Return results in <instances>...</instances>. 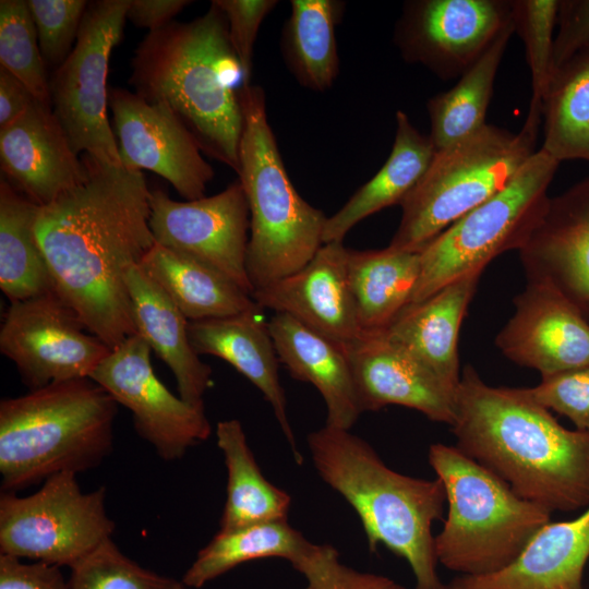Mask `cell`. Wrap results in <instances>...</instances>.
<instances>
[{
    "instance_id": "6da1fadb",
    "label": "cell",
    "mask_w": 589,
    "mask_h": 589,
    "mask_svg": "<svg viewBox=\"0 0 589 589\" xmlns=\"http://www.w3.org/2000/svg\"><path fill=\"white\" fill-rule=\"evenodd\" d=\"M81 159L85 178L39 207L35 231L56 292L112 350L136 334L125 274L156 243L151 190L140 170Z\"/></svg>"
},
{
    "instance_id": "7a4b0ae2",
    "label": "cell",
    "mask_w": 589,
    "mask_h": 589,
    "mask_svg": "<svg viewBox=\"0 0 589 589\" xmlns=\"http://www.w3.org/2000/svg\"><path fill=\"white\" fill-rule=\"evenodd\" d=\"M456 447L552 513L589 506V432L564 428L526 388L494 387L467 364L450 425Z\"/></svg>"
},
{
    "instance_id": "3957f363",
    "label": "cell",
    "mask_w": 589,
    "mask_h": 589,
    "mask_svg": "<svg viewBox=\"0 0 589 589\" xmlns=\"http://www.w3.org/2000/svg\"><path fill=\"white\" fill-rule=\"evenodd\" d=\"M129 84L151 104L167 105L202 152L239 171L242 74L224 12L213 1L190 22L171 21L139 44Z\"/></svg>"
},
{
    "instance_id": "277c9868",
    "label": "cell",
    "mask_w": 589,
    "mask_h": 589,
    "mask_svg": "<svg viewBox=\"0 0 589 589\" xmlns=\"http://www.w3.org/2000/svg\"><path fill=\"white\" fill-rule=\"evenodd\" d=\"M308 447L322 480L359 516L371 552L380 544L402 557L414 589H446L437 574L432 524L443 518V482L388 468L373 447L349 430L328 425L308 435Z\"/></svg>"
},
{
    "instance_id": "5b68a950",
    "label": "cell",
    "mask_w": 589,
    "mask_h": 589,
    "mask_svg": "<svg viewBox=\"0 0 589 589\" xmlns=\"http://www.w3.org/2000/svg\"><path fill=\"white\" fill-rule=\"evenodd\" d=\"M118 404L89 377L0 401L2 492L98 466L111 452Z\"/></svg>"
},
{
    "instance_id": "8992f818",
    "label": "cell",
    "mask_w": 589,
    "mask_h": 589,
    "mask_svg": "<svg viewBox=\"0 0 589 589\" xmlns=\"http://www.w3.org/2000/svg\"><path fill=\"white\" fill-rule=\"evenodd\" d=\"M239 99L243 129L238 180L250 209L247 274L253 292L306 265L323 245L328 217L291 183L267 120L263 88L241 85Z\"/></svg>"
},
{
    "instance_id": "52a82bcc",
    "label": "cell",
    "mask_w": 589,
    "mask_h": 589,
    "mask_svg": "<svg viewBox=\"0 0 589 589\" xmlns=\"http://www.w3.org/2000/svg\"><path fill=\"white\" fill-rule=\"evenodd\" d=\"M429 464L443 482L447 517L434 537L437 562L461 576H485L513 564L552 512L518 496L455 445L432 444Z\"/></svg>"
},
{
    "instance_id": "ba28073f",
    "label": "cell",
    "mask_w": 589,
    "mask_h": 589,
    "mask_svg": "<svg viewBox=\"0 0 589 589\" xmlns=\"http://www.w3.org/2000/svg\"><path fill=\"white\" fill-rule=\"evenodd\" d=\"M536 139L486 124L435 155L400 203L389 248L420 252L442 231L501 191L533 155Z\"/></svg>"
},
{
    "instance_id": "9c48e42d",
    "label": "cell",
    "mask_w": 589,
    "mask_h": 589,
    "mask_svg": "<svg viewBox=\"0 0 589 589\" xmlns=\"http://www.w3.org/2000/svg\"><path fill=\"white\" fill-rule=\"evenodd\" d=\"M558 165L542 149L534 152L507 185L430 241L420 251V276L410 303L483 271L506 251H519L546 209Z\"/></svg>"
},
{
    "instance_id": "30bf717a",
    "label": "cell",
    "mask_w": 589,
    "mask_h": 589,
    "mask_svg": "<svg viewBox=\"0 0 589 589\" xmlns=\"http://www.w3.org/2000/svg\"><path fill=\"white\" fill-rule=\"evenodd\" d=\"M106 489L83 492L74 472H59L36 492L0 496V554L72 567L105 540L115 522Z\"/></svg>"
},
{
    "instance_id": "8fae6325",
    "label": "cell",
    "mask_w": 589,
    "mask_h": 589,
    "mask_svg": "<svg viewBox=\"0 0 589 589\" xmlns=\"http://www.w3.org/2000/svg\"><path fill=\"white\" fill-rule=\"evenodd\" d=\"M130 0L88 2L76 43L50 81L51 106L76 155L121 164L108 119L107 77Z\"/></svg>"
},
{
    "instance_id": "7c38bea8",
    "label": "cell",
    "mask_w": 589,
    "mask_h": 589,
    "mask_svg": "<svg viewBox=\"0 0 589 589\" xmlns=\"http://www.w3.org/2000/svg\"><path fill=\"white\" fill-rule=\"evenodd\" d=\"M0 351L34 390L89 377L111 349L51 290L10 303L0 328Z\"/></svg>"
},
{
    "instance_id": "4fadbf2b",
    "label": "cell",
    "mask_w": 589,
    "mask_h": 589,
    "mask_svg": "<svg viewBox=\"0 0 589 589\" xmlns=\"http://www.w3.org/2000/svg\"><path fill=\"white\" fill-rule=\"evenodd\" d=\"M151 350L140 335H132L110 351L89 378L128 408L137 434L160 458L172 461L207 440L212 428L204 404L175 396L157 377Z\"/></svg>"
},
{
    "instance_id": "5bb4252c",
    "label": "cell",
    "mask_w": 589,
    "mask_h": 589,
    "mask_svg": "<svg viewBox=\"0 0 589 589\" xmlns=\"http://www.w3.org/2000/svg\"><path fill=\"white\" fill-rule=\"evenodd\" d=\"M513 19L507 0H412L404 4L394 40L410 63L436 76H461Z\"/></svg>"
},
{
    "instance_id": "9a60e30c",
    "label": "cell",
    "mask_w": 589,
    "mask_h": 589,
    "mask_svg": "<svg viewBox=\"0 0 589 589\" xmlns=\"http://www.w3.org/2000/svg\"><path fill=\"white\" fill-rule=\"evenodd\" d=\"M148 225L156 243L217 269L251 296L247 274L250 209L239 180L224 191L180 202L151 190Z\"/></svg>"
},
{
    "instance_id": "2e32d148",
    "label": "cell",
    "mask_w": 589,
    "mask_h": 589,
    "mask_svg": "<svg viewBox=\"0 0 589 589\" xmlns=\"http://www.w3.org/2000/svg\"><path fill=\"white\" fill-rule=\"evenodd\" d=\"M108 106L120 161L153 171L188 201L205 196L214 178L191 131L165 104H151L124 88H110Z\"/></svg>"
},
{
    "instance_id": "e0dca14e",
    "label": "cell",
    "mask_w": 589,
    "mask_h": 589,
    "mask_svg": "<svg viewBox=\"0 0 589 589\" xmlns=\"http://www.w3.org/2000/svg\"><path fill=\"white\" fill-rule=\"evenodd\" d=\"M495 344L514 363L541 377L589 365V322L557 290L527 281Z\"/></svg>"
},
{
    "instance_id": "ac0fdd59",
    "label": "cell",
    "mask_w": 589,
    "mask_h": 589,
    "mask_svg": "<svg viewBox=\"0 0 589 589\" xmlns=\"http://www.w3.org/2000/svg\"><path fill=\"white\" fill-rule=\"evenodd\" d=\"M344 349L361 412L398 405L432 421L453 424L457 390L383 332H362Z\"/></svg>"
},
{
    "instance_id": "d6986e66",
    "label": "cell",
    "mask_w": 589,
    "mask_h": 589,
    "mask_svg": "<svg viewBox=\"0 0 589 589\" xmlns=\"http://www.w3.org/2000/svg\"><path fill=\"white\" fill-rule=\"evenodd\" d=\"M347 251L342 242L323 243L301 269L253 291L251 297L261 308L287 314L345 347L362 333Z\"/></svg>"
},
{
    "instance_id": "ffe728a7",
    "label": "cell",
    "mask_w": 589,
    "mask_h": 589,
    "mask_svg": "<svg viewBox=\"0 0 589 589\" xmlns=\"http://www.w3.org/2000/svg\"><path fill=\"white\" fill-rule=\"evenodd\" d=\"M518 252L527 281L550 285L589 322V176L550 197Z\"/></svg>"
},
{
    "instance_id": "44dd1931",
    "label": "cell",
    "mask_w": 589,
    "mask_h": 589,
    "mask_svg": "<svg viewBox=\"0 0 589 589\" xmlns=\"http://www.w3.org/2000/svg\"><path fill=\"white\" fill-rule=\"evenodd\" d=\"M1 172L14 189L45 206L85 178V167L50 104L35 99L0 129Z\"/></svg>"
},
{
    "instance_id": "7402d4cb",
    "label": "cell",
    "mask_w": 589,
    "mask_h": 589,
    "mask_svg": "<svg viewBox=\"0 0 589 589\" xmlns=\"http://www.w3.org/2000/svg\"><path fill=\"white\" fill-rule=\"evenodd\" d=\"M263 308L255 306L229 316L188 322L192 348L199 354L218 357L256 386L271 404L275 418L291 447L294 461L303 462L288 413L278 374L279 359Z\"/></svg>"
},
{
    "instance_id": "603a6c76",
    "label": "cell",
    "mask_w": 589,
    "mask_h": 589,
    "mask_svg": "<svg viewBox=\"0 0 589 589\" xmlns=\"http://www.w3.org/2000/svg\"><path fill=\"white\" fill-rule=\"evenodd\" d=\"M588 558L589 506L574 519L545 524L505 569L458 576L446 589H584Z\"/></svg>"
},
{
    "instance_id": "cb8c5ba5",
    "label": "cell",
    "mask_w": 589,
    "mask_h": 589,
    "mask_svg": "<svg viewBox=\"0 0 589 589\" xmlns=\"http://www.w3.org/2000/svg\"><path fill=\"white\" fill-rule=\"evenodd\" d=\"M483 271L470 272L429 298L408 304L383 333L457 390L459 330Z\"/></svg>"
},
{
    "instance_id": "d4e9b609",
    "label": "cell",
    "mask_w": 589,
    "mask_h": 589,
    "mask_svg": "<svg viewBox=\"0 0 589 589\" xmlns=\"http://www.w3.org/2000/svg\"><path fill=\"white\" fill-rule=\"evenodd\" d=\"M269 329L279 362L293 378L312 384L322 395L325 425L350 430L362 412L344 347L284 313L272 316Z\"/></svg>"
},
{
    "instance_id": "484cf974",
    "label": "cell",
    "mask_w": 589,
    "mask_h": 589,
    "mask_svg": "<svg viewBox=\"0 0 589 589\" xmlns=\"http://www.w3.org/2000/svg\"><path fill=\"white\" fill-rule=\"evenodd\" d=\"M125 283L136 334L171 370L179 396L193 405L204 404L212 369L192 348L189 321L140 264L128 269Z\"/></svg>"
},
{
    "instance_id": "4316f807",
    "label": "cell",
    "mask_w": 589,
    "mask_h": 589,
    "mask_svg": "<svg viewBox=\"0 0 589 589\" xmlns=\"http://www.w3.org/2000/svg\"><path fill=\"white\" fill-rule=\"evenodd\" d=\"M328 549L314 544L286 520L219 530L197 553L182 577L187 587L201 588L245 562L279 557L306 577Z\"/></svg>"
},
{
    "instance_id": "83f0119b",
    "label": "cell",
    "mask_w": 589,
    "mask_h": 589,
    "mask_svg": "<svg viewBox=\"0 0 589 589\" xmlns=\"http://www.w3.org/2000/svg\"><path fill=\"white\" fill-rule=\"evenodd\" d=\"M435 155L428 135L413 127L408 116L396 112V134L392 152L377 173L363 184L333 216L327 218L323 243L342 242L362 219L399 204L422 178Z\"/></svg>"
},
{
    "instance_id": "f1b7e54d",
    "label": "cell",
    "mask_w": 589,
    "mask_h": 589,
    "mask_svg": "<svg viewBox=\"0 0 589 589\" xmlns=\"http://www.w3.org/2000/svg\"><path fill=\"white\" fill-rule=\"evenodd\" d=\"M140 266L188 321L235 315L256 305L249 293L217 269L158 243Z\"/></svg>"
},
{
    "instance_id": "f546056e",
    "label": "cell",
    "mask_w": 589,
    "mask_h": 589,
    "mask_svg": "<svg viewBox=\"0 0 589 589\" xmlns=\"http://www.w3.org/2000/svg\"><path fill=\"white\" fill-rule=\"evenodd\" d=\"M350 288L362 332H383L410 303L421 269L420 252L347 251Z\"/></svg>"
},
{
    "instance_id": "4dcf8cb0",
    "label": "cell",
    "mask_w": 589,
    "mask_h": 589,
    "mask_svg": "<svg viewBox=\"0 0 589 589\" xmlns=\"http://www.w3.org/2000/svg\"><path fill=\"white\" fill-rule=\"evenodd\" d=\"M39 205L0 180V288L10 303L55 290L35 231Z\"/></svg>"
},
{
    "instance_id": "1f68e13d",
    "label": "cell",
    "mask_w": 589,
    "mask_h": 589,
    "mask_svg": "<svg viewBox=\"0 0 589 589\" xmlns=\"http://www.w3.org/2000/svg\"><path fill=\"white\" fill-rule=\"evenodd\" d=\"M216 438L228 472L227 498L219 521L220 530L286 520L291 497L263 476L240 421H219L216 425Z\"/></svg>"
},
{
    "instance_id": "d6a6232c",
    "label": "cell",
    "mask_w": 589,
    "mask_h": 589,
    "mask_svg": "<svg viewBox=\"0 0 589 589\" xmlns=\"http://www.w3.org/2000/svg\"><path fill=\"white\" fill-rule=\"evenodd\" d=\"M515 33L513 19L486 51L448 91L426 104L435 152L460 143L480 130L485 122L496 73L510 36Z\"/></svg>"
},
{
    "instance_id": "836d02e7",
    "label": "cell",
    "mask_w": 589,
    "mask_h": 589,
    "mask_svg": "<svg viewBox=\"0 0 589 589\" xmlns=\"http://www.w3.org/2000/svg\"><path fill=\"white\" fill-rule=\"evenodd\" d=\"M284 26V60L300 85L328 89L339 72L335 26L342 4L333 0H292Z\"/></svg>"
},
{
    "instance_id": "e575fe53",
    "label": "cell",
    "mask_w": 589,
    "mask_h": 589,
    "mask_svg": "<svg viewBox=\"0 0 589 589\" xmlns=\"http://www.w3.org/2000/svg\"><path fill=\"white\" fill-rule=\"evenodd\" d=\"M543 144L556 161L589 163V48L558 65L543 98Z\"/></svg>"
},
{
    "instance_id": "d590c367",
    "label": "cell",
    "mask_w": 589,
    "mask_h": 589,
    "mask_svg": "<svg viewBox=\"0 0 589 589\" xmlns=\"http://www.w3.org/2000/svg\"><path fill=\"white\" fill-rule=\"evenodd\" d=\"M512 5L515 32L525 45L531 76V98L521 131L537 140L543 98L555 71L554 28L560 1L515 0Z\"/></svg>"
},
{
    "instance_id": "8d00e7d4",
    "label": "cell",
    "mask_w": 589,
    "mask_h": 589,
    "mask_svg": "<svg viewBox=\"0 0 589 589\" xmlns=\"http://www.w3.org/2000/svg\"><path fill=\"white\" fill-rule=\"evenodd\" d=\"M0 67L25 84L36 99L51 105L47 67L25 0L0 1Z\"/></svg>"
},
{
    "instance_id": "74e56055",
    "label": "cell",
    "mask_w": 589,
    "mask_h": 589,
    "mask_svg": "<svg viewBox=\"0 0 589 589\" xmlns=\"http://www.w3.org/2000/svg\"><path fill=\"white\" fill-rule=\"evenodd\" d=\"M69 589H185L181 580L146 569L124 555L111 538L71 568Z\"/></svg>"
},
{
    "instance_id": "f35d334b",
    "label": "cell",
    "mask_w": 589,
    "mask_h": 589,
    "mask_svg": "<svg viewBox=\"0 0 589 589\" xmlns=\"http://www.w3.org/2000/svg\"><path fill=\"white\" fill-rule=\"evenodd\" d=\"M87 4L85 0H27L46 67L56 71L69 57Z\"/></svg>"
},
{
    "instance_id": "ab89813d",
    "label": "cell",
    "mask_w": 589,
    "mask_h": 589,
    "mask_svg": "<svg viewBox=\"0 0 589 589\" xmlns=\"http://www.w3.org/2000/svg\"><path fill=\"white\" fill-rule=\"evenodd\" d=\"M526 390L544 408L568 418L576 430L589 432V365L543 376Z\"/></svg>"
},
{
    "instance_id": "60d3db41",
    "label": "cell",
    "mask_w": 589,
    "mask_h": 589,
    "mask_svg": "<svg viewBox=\"0 0 589 589\" xmlns=\"http://www.w3.org/2000/svg\"><path fill=\"white\" fill-rule=\"evenodd\" d=\"M224 12L228 35L240 65L242 85L251 84L253 47L263 20L277 5L276 0H214Z\"/></svg>"
},
{
    "instance_id": "b9f144b4",
    "label": "cell",
    "mask_w": 589,
    "mask_h": 589,
    "mask_svg": "<svg viewBox=\"0 0 589 589\" xmlns=\"http://www.w3.org/2000/svg\"><path fill=\"white\" fill-rule=\"evenodd\" d=\"M554 38L555 69L589 48V0H562ZM556 25V26H557Z\"/></svg>"
},
{
    "instance_id": "7bdbcfd3",
    "label": "cell",
    "mask_w": 589,
    "mask_h": 589,
    "mask_svg": "<svg viewBox=\"0 0 589 589\" xmlns=\"http://www.w3.org/2000/svg\"><path fill=\"white\" fill-rule=\"evenodd\" d=\"M303 589H406L393 579L372 573H362L339 561L335 550L306 579Z\"/></svg>"
},
{
    "instance_id": "ee69618b",
    "label": "cell",
    "mask_w": 589,
    "mask_h": 589,
    "mask_svg": "<svg viewBox=\"0 0 589 589\" xmlns=\"http://www.w3.org/2000/svg\"><path fill=\"white\" fill-rule=\"evenodd\" d=\"M0 589H69L59 566L0 554Z\"/></svg>"
},
{
    "instance_id": "f6af8a7d",
    "label": "cell",
    "mask_w": 589,
    "mask_h": 589,
    "mask_svg": "<svg viewBox=\"0 0 589 589\" xmlns=\"http://www.w3.org/2000/svg\"><path fill=\"white\" fill-rule=\"evenodd\" d=\"M192 3L188 0H130L127 19L135 26L157 31Z\"/></svg>"
},
{
    "instance_id": "bcb514c9",
    "label": "cell",
    "mask_w": 589,
    "mask_h": 589,
    "mask_svg": "<svg viewBox=\"0 0 589 589\" xmlns=\"http://www.w3.org/2000/svg\"><path fill=\"white\" fill-rule=\"evenodd\" d=\"M35 99L25 84L0 67V129L22 116Z\"/></svg>"
}]
</instances>
